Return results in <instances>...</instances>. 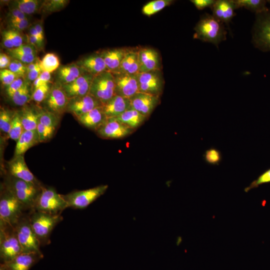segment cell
<instances>
[{"instance_id": "cell-50", "label": "cell", "mask_w": 270, "mask_h": 270, "mask_svg": "<svg viewBox=\"0 0 270 270\" xmlns=\"http://www.w3.org/2000/svg\"><path fill=\"white\" fill-rule=\"evenodd\" d=\"M10 26L12 28V30L20 31L23 30L26 28L29 24L28 18L16 20H8Z\"/></svg>"}, {"instance_id": "cell-28", "label": "cell", "mask_w": 270, "mask_h": 270, "mask_svg": "<svg viewBox=\"0 0 270 270\" xmlns=\"http://www.w3.org/2000/svg\"><path fill=\"white\" fill-rule=\"evenodd\" d=\"M39 142L36 130H24L16 142L14 156L24 155L28 149Z\"/></svg>"}, {"instance_id": "cell-23", "label": "cell", "mask_w": 270, "mask_h": 270, "mask_svg": "<svg viewBox=\"0 0 270 270\" xmlns=\"http://www.w3.org/2000/svg\"><path fill=\"white\" fill-rule=\"evenodd\" d=\"M76 63L85 72L94 76L108 70L104 62L100 53L88 56Z\"/></svg>"}, {"instance_id": "cell-37", "label": "cell", "mask_w": 270, "mask_h": 270, "mask_svg": "<svg viewBox=\"0 0 270 270\" xmlns=\"http://www.w3.org/2000/svg\"><path fill=\"white\" fill-rule=\"evenodd\" d=\"M24 131V129L22 123L20 112H16L7 136L12 140L17 142Z\"/></svg>"}, {"instance_id": "cell-4", "label": "cell", "mask_w": 270, "mask_h": 270, "mask_svg": "<svg viewBox=\"0 0 270 270\" xmlns=\"http://www.w3.org/2000/svg\"><path fill=\"white\" fill-rule=\"evenodd\" d=\"M30 212V222L40 245L48 244L52 230L62 220V216L61 214H52L35 210Z\"/></svg>"}, {"instance_id": "cell-27", "label": "cell", "mask_w": 270, "mask_h": 270, "mask_svg": "<svg viewBox=\"0 0 270 270\" xmlns=\"http://www.w3.org/2000/svg\"><path fill=\"white\" fill-rule=\"evenodd\" d=\"M84 73L76 62L62 66L57 70L56 82L62 86L70 84Z\"/></svg>"}, {"instance_id": "cell-35", "label": "cell", "mask_w": 270, "mask_h": 270, "mask_svg": "<svg viewBox=\"0 0 270 270\" xmlns=\"http://www.w3.org/2000/svg\"><path fill=\"white\" fill-rule=\"evenodd\" d=\"M38 122L43 126L56 129L59 123L60 117L55 114L38 107Z\"/></svg>"}, {"instance_id": "cell-30", "label": "cell", "mask_w": 270, "mask_h": 270, "mask_svg": "<svg viewBox=\"0 0 270 270\" xmlns=\"http://www.w3.org/2000/svg\"><path fill=\"white\" fill-rule=\"evenodd\" d=\"M115 118L134 130L142 125L148 118L132 108Z\"/></svg>"}, {"instance_id": "cell-22", "label": "cell", "mask_w": 270, "mask_h": 270, "mask_svg": "<svg viewBox=\"0 0 270 270\" xmlns=\"http://www.w3.org/2000/svg\"><path fill=\"white\" fill-rule=\"evenodd\" d=\"M102 108L107 118H116L131 108L130 99L114 95Z\"/></svg>"}, {"instance_id": "cell-16", "label": "cell", "mask_w": 270, "mask_h": 270, "mask_svg": "<svg viewBox=\"0 0 270 270\" xmlns=\"http://www.w3.org/2000/svg\"><path fill=\"white\" fill-rule=\"evenodd\" d=\"M8 174L26 182L41 186L42 184L28 169L24 155L14 156L8 164Z\"/></svg>"}, {"instance_id": "cell-24", "label": "cell", "mask_w": 270, "mask_h": 270, "mask_svg": "<svg viewBox=\"0 0 270 270\" xmlns=\"http://www.w3.org/2000/svg\"><path fill=\"white\" fill-rule=\"evenodd\" d=\"M76 119L82 126L96 132L106 122L107 118L101 106L80 116Z\"/></svg>"}, {"instance_id": "cell-15", "label": "cell", "mask_w": 270, "mask_h": 270, "mask_svg": "<svg viewBox=\"0 0 270 270\" xmlns=\"http://www.w3.org/2000/svg\"><path fill=\"white\" fill-rule=\"evenodd\" d=\"M102 106V102L90 94L70 98L66 112L72 114L76 118L92 110Z\"/></svg>"}, {"instance_id": "cell-14", "label": "cell", "mask_w": 270, "mask_h": 270, "mask_svg": "<svg viewBox=\"0 0 270 270\" xmlns=\"http://www.w3.org/2000/svg\"><path fill=\"white\" fill-rule=\"evenodd\" d=\"M115 82V95L130 99L139 92L136 74L112 73Z\"/></svg>"}, {"instance_id": "cell-13", "label": "cell", "mask_w": 270, "mask_h": 270, "mask_svg": "<svg viewBox=\"0 0 270 270\" xmlns=\"http://www.w3.org/2000/svg\"><path fill=\"white\" fill-rule=\"evenodd\" d=\"M134 130L116 118H107L106 122L95 132L102 138L120 139L130 136Z\"/></svg>"}, {"instance_id": "cell-17", "label": "cell", "mask_w": 270, "mask_h": 270, "mask_svg": "<svg viewBox=\"0 0 270 270\" xmlns=\"http://www.w3.org/2000/svg\"><path fill=\"white\" fill-rule=\"evenodd\" d=\"M42 257V254L22 252L10 260L2 263L0 265L4 270H30Z\"/></svg>"}, {"instance_id": "cell-48", "label": "cell", "mask_w": 270, "mask_h": 270, "mask_svg": "<svg viewBox=\"0 0 270 270\" xmlns=\"http://www.w3.org/2000/svg\"><path fill=\"white\" fill-rule=\"evenodd\" d=\"M37 50L32 46L28 44H24L20 46L8 50V51L13 52H18L26 54H36Z\"/></svg>"}, {"instance_id": "cell-59", "label": "cell", "mask_w": 270, "mask_h": 270, "mask_svg": "<svg viewBox=\"0 0 270 270\" xmlns=\"http://www.w3.org/2000/svg\"><path fill=\"white\" fill-rule=\"evenodd\" d=\"M29 34L40 40L42 42L44 41V40L40 36L34 26L30 27L29 29Z\"/></svg>"}, {"instance_id": "cell-55", "label": "cell", "mask_w": 270, "mask_h": 270, "mask_svg": "<svg viewBox=\"0 0 270 270\" xmlns=\"http://www.w3.org/2000/svg\"><path fill=\"white\" fill-rule=\"evenodd\" d=\"M27 43L34 46L37 50L42 47L43 42L36 37L28 34H26Z\"/></svg>"}, {"instance_id": "cell-46", "label": "cell", "mask_w": 270, "mask_h": 270, "mask_svg": "<svg viewBox=\"0 0 270 270\" xmlns=\"http://www.w3.org/2000/svg\"><path fill=\"white\" fill-rule=\"evenodd\" d=\"M25 81L24 78H18L6 88V94L10 99H12L14 94L24 85Z\"/></svg>"}, {"instance_id": "cell-10", "label": "cell", "mask_w": 270, "mask_h": 270, "mask_svg": "<svg viewBox=\"0 0 270 270\" xmlns=\"http://www.w3.org/2000/svg\"><path fill=\"white\" fill-rule=\"evenodd\" d=\"M252 42L260 50L270 51V8L256 14L252 30Z\"/></svg>"}, {"instance_id": "cell-38", "label": "cell", "mask_w": 270, "mask_h": 270, "mask_svg": "<svg viewBox=\"0 0 270 270\" xmlns=\"http://www.w3.org/2000/svg\"><path fill=\"white\" fill-rule=\"evenodd\" d=\"M14 112L12 113L4 108H0V130L1 132L6 136L9 132Z\"/></svg>"}, {"instance_id": "cell-41", "label": "cell", "mask_w": 270, "mask_h": 270, "mask_svg": "<svg viewBox=\"0 0 270 270\" xmlns=\"http://www.w3.org/2000/svg\"><path fill=\"white\" fill-rule=\"evenodd\" d=\"M203 158L207 164L218 166L222 160V154L220 151L217 148H210L205 151Z\"/></svg>"}, {"instance_id": "cell-8", "label": "cell", "mask_w": 270, "mask_h": 270, "mask_svg": "<svg viewBox=\"0 0 270 270\" xmlns=\"http://www.w3.org/2000/svg\"><path fill=\"white\" fill-rule=\"evenodd\" d=\"M89 94L99 100L102 105L115 95V82L113 74L106 70L94 76Z\"/></svg>"}, {"instance_id": "cell-6", "label": "cell", "mask_w": 270, "mask_h": 270, "mask_svg": "<svg viewBox=\"0 0 270 270\" xmlns=\"http://www.w3.org/2000/svg\"><path fill=\"white\" fill-rule=\"evenodd\" d=\"M22 252L14 227L0 224V258L2 263L10 260Z\"/></svg>"}, {"instance_id": "cell-12", "label": "cell", "mask_w": 270, "mask_h": 270, "mask_svg": "<svg viewBox=\"0 0 270 270\" xmlns=\"http://www.w3.org/2000/svg\"><path fill=\"white\" fill-rule=\"evenodd\" d=\"M136 76L139 92L160 97L162 93L164 86V80L161 70L139 72Z\"/></svg>"}, {"instance_id": "cell-33", "label": "cell", "mask_w": 270, "mask_h": 270, "mask_svg": "<svg viewBox=\"0 0 270 270\" xmlns=\"http://www.w3.org/2000/svg\"><path fill=\"white\" fill-rule=\"evenodd\" d=\"M32 94L30 83L26 80L24 85L14 94L11 100L16 106H24L32 100Z\"/></svg>"}, {"instance_id": "cell-5", "label": "cell", "mask_w": 270, "mask_h": 270, "mask_svg": "<svg viewBox=\"0 0 270 270\" xmlns=\"http://www.w3.org/2000/svg\"><path fill=\"white\" fill-rule=\"evenodd\" d=\"M67 208L63 194L58 193L53 188L42 186L32 210L58 214Z\"/></svg>"}, {"instance_id": "cell-31", "label": "cell", "mask_w": 270, "mask_h": 270, "mask_svg": "<svg viewBox=\"0 0 270 270\" xmlns=\"http://www.w3.org/2000/svg\"><path fill=\"white\" fill-rule=\"evenodd\" d=\"M43 2L38 0H16L12 2V8L20 10L25 14H32L42 8Z\"/></svg>"}, {"instance_id": "cell-45", "label": "cell", "mask_w": 270, "mask_h": 270, "mask_svg": "<svg viewBox=\"0 0 270 270\" xmlns=\"http://www.w3.org/2000/svg\"><path fill=\"white\" fill-rule=\"evenodd\" d=\"M18 78L20 77L8 68L2 69L0 70V82L6 88Z\"/></svg>"}, {"instance_id": "cell-9", "label": "cell", "mask_w": 270, "mask_h": 270, "mask_svg": "<svg viewBox=\"0 0 270 270\" xmlns=\"http://www.w3.org/2000/svg\"><path fill=\"white\" fill-rule=\"evenodd\" d=\"M14 227L23 252L42 254L40 242L32 228L28 214H24Z\"/></svg>"}, {"instance_id": "cell-32", "label": "cell", "mask_w": 270, "mask_h": 270, "mask_svg": "<svg viewBox=\"0 0 270 270\" xmlns=\"http://www.w3.org/2000/svg\"><path fill=\"white\" fill-rule=\"evenodd\" d=\"M238 8H244L256 14L266 11V0H234Z\"/></svg>"}, {"instance_id": "cell-25", "label": "cell", "mask_w": 270, "mask_h": 270, "mask_svg": "<svg viewBox=\"0 0 270 270\" xmlns=\"http://www.w3.org/2000/svg\"><path fill=\"white\" fill-rule=\"evenodd\" d=\"M126 49V48H116L104 50L100 53L108 70L112 73L118 71Z\"/></svg>"}, {"instance_id": "cell-18", "label": "cell", "mask_w": 270, "mask_h": 270, "mask_svg": "<svg viewBox=\"0 0 270 270\" xmlns=\"http://www.w3.org/2000/svg\"><path fill=\"white\" fill-rule=\"evenodd\" d=\"M131 108L148 118L160 102V97L138 92L130 98Z\"/></svg>"}, {"instance_id": "cell-3", "label": "cell", "mask_w": 270, "mask_h": 270, "mask_svg": "<svg viewBox=\"0 0 270 270\" xmlns=\"http://www.w3.org/2000/svg\"><path fill=\"white\" fill-rule=\"evenodd\" d=\"M3 185L30 211L34 208L42 185H36L7 174Z\"/></svg>"}, {"instance_id": "cell-62", "label": "cell", "mask_w": 270, "mask_h": 270, "mask_svg": "<svg viewBox=\"0 0 270 270\" xmlns=\"http://www.w3.org/2000/svg\"><path fill=\"white\" fill-rule=\"evenodd\" d=\"M267 1V2L268 3H270V0H266Z\"/></svg>"}, {"instance_id": "cell-53", "label": "cell", "mask_w": 270, "mask_h": 270, "mask_svg": "<svg viewBox=\"0 0 270 270\" xmlns=\"http://www.w3.org/2000/svg\"><path fill=\"white\" fill-rule=\"evenodd\" d=\"M26 18V14L18 8H12L8 14V20H22Z\"/></svg>"}, {"instance_id": "cell-56", "label": "cell", "mask_w": 270, "mask_h": 270, "mask_svg": "<svg viewBox=\"0 0 270 270\" xmlns=\"http://www.w3.org/2000/svg\"><path fill=\"white\" fill-rule=\"evenodd\" d=\"M42 72L40 67L30 70L27 72L26 81L28 83L34 82Z\"/></svg>"}, {"instance_id": "cell-11", "label": "cell", "mask_w": 270, "mask_h": 270, "mask_svg": "<svg viewBox=\"0 0 270 270\" xmlns=\"http://www.w3.org/2000/svg\"><path fill=\"white\" fill-rule=\"evenodd\" d=\"M69 100L62 86L56 82L42 102V108L60 118L66 112Z\"/></svg>"}, {"instance_id": "cell-20", "label": "cell", "mask_w": 270, "mask_h": 270, "mask_svg": "<svg viewBox=\"0 0 270 270\" xmlns=\"http://www.w3.org/2000/svg\"><path fill=\"white\" fill-rule=\"evenodd\" d=\"M138 60L139 72L161 70L159 54L152 48H139Z\"/></svg>"}, {"instance_id": "cell-58", "label": "cell", "mask_w": 270, "mask_h": 270, "mask_svg": "<svg viewBox=\"0 0 270 270\" xmlns=\"http://www.w3.org/2000/svg\"><path fill=\"white\" fill-rule=\"evenodd\" d=\"M40 60L36 58V59L34 62L28 64H27L26 66H27L28 72L30 70L36 69L39 67H40Z\"/></svg>"}, {"instance_id": "cell-29", "label": "cell", "mask_w": 270, "mask_h": 270, "mask_svg": "<svg viewBox=\"0 0 270 270\" xmlns=\"http://www.w3.org/2000/svg\"><path fill=\"white\" fill-rule=\"evenodd\" d=\"M19 112L24 130H36L38 123V107L35 108L26 105Z\"/></svg>"}, {"instance_id": "cell-26", "label": "cell", "mask_w": 270, "mask_h": 270, "mask_svg": "<svg viewBox=\"0 0 270 270\" xmlns=\"http://www.w3.org/2000/svg\"><path fill=\"white\" fill-rule=\"evenodd\" d=\"M138 48H126L117 72L137 74L139 73Z\"/></svg>"}, {"instance_id": "cell-40", "label": "cell", "mask_w": 270, "mask_h": 270, "mask_svg": "<svg viewBox=\"0 0 270 270\" xmlns=\"http://www.w3.org/2000/svg\"><path fill=\"white\" fill-rule=\"evenodd\" d=\"M52 84L50 82L34 90L32 92V100L37 104L42 103L48 94Z\"/></svg>"}, {"instance_id": "cell-44", "label": "cell", "mask_w": 270, "mask_h": 270, "mask_svg": "<svg viewBox=\"0 0 270 270\" xmlns=\"http://www.w3.org/2000/svg\"><path fill=\"white\" fill-rule=\"evenodd\" d=\"M269 182H270V168L266 170L256 180L252 181L248 186L244 189V190L247 192L250 190L258 188L261 184Z\"/></svg>"}, {"instance_id": "cell-49", "label": "cell", "mask_w": 270, "mask_h": 270, "mask_svg": "<svg viewBox=\"0 0 270 270\" xmlns=\"http://www.w3.org/2000/svg\"><path fill=\"white\" fill-rule=\"evenodd\" d=\"M51 78V73L42 72L40 76L32 82V88L33 91L39 86L50 82Z\"/></svg>"}, {"instance_id": "cell-42", "label": "cell", "mask_w": 270, "mask_h": 270, "mask_svg": "<svg viewBox=\"0 0 270 270\" xmlns=\"http://www.w3.org/2000/svg\"><path fill=\"white\" fill-rule=\"evenodd\" d=\"M56 130L55 128L45 126L38 122L36 130L38 133L40 142H44L50 140L53 136Z\"/></svg>"}, {"instance_id": "cell-1", "label": "cell", "mask_w": 270, "mask_h": 270, "mask_svg": "<svg viewBox=\"0 0 270 270\" xmlns=\"http://www.w3.org/2000/svg\"><path fill=\"white\" fill-rule=\"evenodd\" d=\"M194 30L195 38L212 43L216 47L226 39L227 31L224 24L209 14L206 13L201 16Z\"/></svg>"}, {"instance_id": "cell-2", "label": "cell", "mask_w": 270, "mask_h": 270, "mask_svg": "<svg viewBox=\"0 0 270 270\" xmlns=\"http://www.w3.org/2000/svg\"><path fill=\"white\" fill-rule=\"evenodd\" d=\"M28 210L14 194L2 184L0 194V224L12 226Z\"/></svg>"}, {"instance_id": "cell-54", "label": "cell", "mask_w": 270, "mask_h": 270, "mask_svg": "<svg viewBox=\"0 0 270 270\" xmlns=\"http://www.w3.org/2000/svg\"><path fill=\"white\" fill-rule=\"evenodd\" d=\"M2 42L4 46L8 50L14 48L13 42L11 39L8 30H6L2 33Z\"/></svg>"}, {"instance_id": "cell-36", "label": "cell", "mask_w": 270, "mask_h": 270, "mask_svg": "<svg viewBox=\"0 0 270 270\" xmlns=\"http://www.w3.org/2000/svg\"><path fill=\"white\" fill-rule=\"evenodd\" d=\"M60 65L58 56L54 53H47L40 60V66L42 72L51 73L58 70Z\"/></svg>"}, {"instance_id": "cell-34", "label": "cell", "mask_w": 270, "mask_h": 270, "mask_svg": "<svg viewBox=\"0 0 270 270\" xmlns=\"http://www.w3.org/2000/svg\"><path fill=\"white\" fill-rule=\"evenodd\" d=\"M174 1L172 0H154L146 4L142 8L144 15L150 16L158 12L166 6L170 5Z\"/></svg>"}, {"instance_id": "cell-61", "label": "cell", "mask_w": 270, "mask_h": 270, "mask_svg": "<svg viewBox=\"0 0 270 270\" xmlns=\"http://www.w3.org/2000/svg\"><path fill=\"white\" fill-rule=\"evenodd\" d=\"M0 270H4L3 267L0 265Z\"/></svg>"}, {"instance_id": "cell-51", "label": "cell", "mask_w": 270, "mask_h": 270, "mask_svg": "<svg viewBox=\"0 0 270 270\" xmlns=\"http://www.w3.org/2000/svg\"><path fill=\"white\" fill-rule=\"evenodd\" d=\"M14 48H18L23 44V38L18 31L10 29L8 30Z\"/></svg>"}, {"instance_id": "cell-57", "label": "cell", "mask_w": 270, "mask_h": 270, "mask_svg": "<svg viewBox=\"0 0 270 270\" xmlns=\"http://www.w3.org/2000/svg\"><path fill=\"white\" fill-rule=\"evenodd\" d=\"M12 60L10 57L6 54H0V70L8 68Z\"/></svg>"}, {"instance_id": "cell-19", "label": "cell", "mask_w": 270, "mask_h": 270, "mask_svg": "<svg viewBox=\"0 0 270 270\" xmlns=\"http://www.w3.org/2000/svg\"><path fill=\"white\" fill-rule=\"evenodd\" d=\"M94 76L85 72L72 82L61 85L69 99L86 96L89 94Z\"/></svg>"}, {"instance_id": "cell-43", "label": "cell", "mask_w": 270, "mask_h": 270, "mask_svg": "<svg viewBox=\"0 0 270 270\" xmlns=\"http://www.w3.org/2000/svg\"><path fill=\"white\" fill-rule=\"evenodd\" d=\"M8 69L18 77L24 78L26 76L28 72L26 65L14 59L12 60Z\"/></svg>"}, {"instance_id": "cell-21", "label": "cell", "mask_w": 270, "mask_h": 270, "mask_svg": "<svg viewBox=\"0 0 270 270\" xmlns=\"http://www.w3.org/2000/svg\"><path fill=\"white\" fill-rule=\"evenodd\" d=\"M212 15L222 22L228 26L236 14L234 10L238 8L234 0H216L210 8Z\"/></svg>"}, {"instance_id": "cell-47", "label": "cell", "mask_w": 270, "mask_h": 270, "mask_svg": "<svg viewBox=\"0 0 270 270\" xmlns=\"http://www.w3.org/2000/svg\"><path fill=\"white\" fill-rule=\"evenodd\" d=\"M8 52L11 58L18 60L26 65L34 62L37 58L36 54H26L8 51Z\"/></svg>"}, {"instance_id": "cell-60", "label": "cell", "mask_w": 270, "mask_h": 270, "mask_svg": "<svg viewBox=\"0 0 270 270\" xmlns=\"http://www.w3.org/2000/svg\"><path fill=\"white\" fill-rule=\"evenodd\" d=\"M34 27L35 28L36 30L40 34V36H41V38L44 40V30L42 28V26L41 24L39 23H37L36 24H34Z\"/></svg>"}, {"instance_id": "cell-39", "label": "cell", "mask_w": 270, "mask_h": 270, "mask_svg": "<svg viewBox=\"0 0 270 270\" xmlns=\"http://www.w3.org/2000/svg\"><path fill=\"white\" fill-rule=\"evenodd\" d=\"M66 0H48L43 2L41 10L46 13H52L64 8L68 3Z\"/></svg>"}, {"instance_id": "cell-52", "label": "cell", "mask_w": 270, "mask_h": 270, "mask_svg": "<svg viewBox=\"0 0 270 270\" xmlns=\"http://www.w3.org/2000/svg\"><path fill=\"white\" fill-rule=\"evenodd\" d=\"M190 2L198 10H202L206 8H210L214 4V0H192Z\"/></svg>"}, {"instance_id": "cell-7", "label": "cell", "mask_w": 270, "mask_h": 270, "mask_svg": "<svg viewBox=\"0 0 270 270\" xmlns=\"http://www.w3.org/2000/svg\"><path fill=\"white\" fill-rule=\"evenodd\" d=\"M108 187L107 184H102L86 190L74 191L63 194V196L68 208L84 209L103 195Z\"/></svg>"}]
</instances>
